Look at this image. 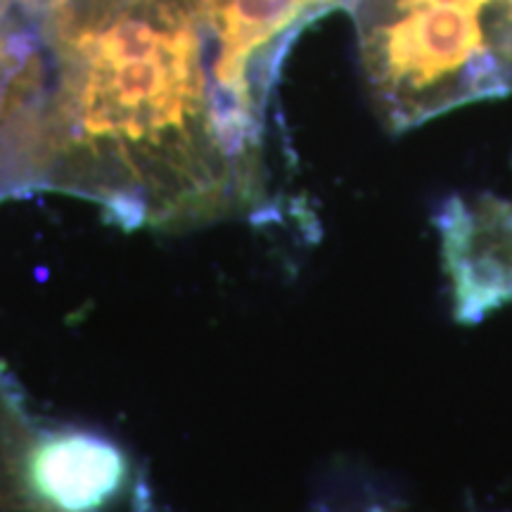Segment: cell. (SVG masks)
<instances>
[{"label": "cell", "mask_w": 512, "mask_h": 512, "mask_svg": "<svg viewBox=\"0 0 512 512\" xmlns=\"http://www.w3.org/2000/svg\"><path fill=\"white\" fill-rule=\"evenodd\" d=\"M382 124L406 133L512 95V0H349Z\"/></svg>", "instance_id": "2"}, {"label": "cell", "mask_w": 512, "mask_h": 512, "mask_svg": "<svg viewBox=\"0 0 512 512\" xmlns=\"http://www.w3.org/2000/svg\"><path fill=\"white\" fill-rule=\"evenodd\" d=\"M207 0H119L41 31L3 131L10 174L133 223H204L264 197V121L223 91Z\"/></svg>", "instance_id": "1"}, {"label": "cell", "mask_w": 512, "mask_h": 512, "mask_svg": "<svg viewBox=\"0 0 512 512\" xmlns=\"http://www.w3.org/2000/svg\"><path fill=\"white\" fill-rule=\"evenodd\" d=\"M31 53V36L24 29H0V136H3L5 114L17 76Z\"/></svg>", "instance_id": "5"}, {"label": "cell", "mask_w": 512, "mask_h": 512, "mask_svg": "<svg viewBox=\"0 0 512 512\" xmlns=\"http://www.w3.org/2000/svg\"><path fill=\"white\" fill-rule=\"evenodd\" d=\"M441 264L460 323L512 306V202L453 195L437 214Z\"/></svg>", "instance_id": "3"}, {"label": "cell", "mask_w": 512, "mask_h": 512, "mask_svg": "<svg viewBox=\"0 0 512 512\" xmlns=\"http://www.w3.org/2000/svg\"><path fill=\"white\" fill-rule=\"evenodd\" d=\"M10 24H15V22H8V19L0 17V27H10ZM27 27H29V24H27Z\"/></svg>", "instance_id": "7"}, {"label": "cell", "mask_w": 512, "mask_h": 512, "mask_svg": "<svg viewBox=\"0 0 512 512\" xmlns=\"http://www.w3.org/2000/svg\"><path fill=\"white\" fill-rule=\"evenodd\" d=\"M17 479L36 512H107L131 484V460L98 434L57 430L24 448Z\"/></svg>", "instance_id": "4"}, {"label": "cell", "mask_w": 512, "mask_h": 512, "mask_svg": "<svg viewBox=\"0 0 512 512\" xmlns=\"http://www.w3.org/2000/svg\"><path fill=\"white\" fill-rule=\"evenodd\" d=\"M50 0H0V17L17 24H41Z\"/></svg>", "instance_id": "6"}]
</instances>
